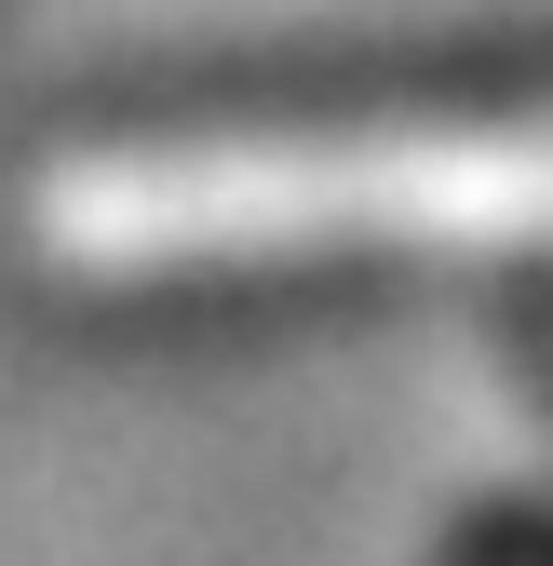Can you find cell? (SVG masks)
Instances as JSON below:
<instances>
[{
	"label": "cell",
	"instance_id": "cell-1",
	"mask_svg": "<svg viewBox=\"0 0 553 566\" xmlns=\"http://www.w3.org/2000/svg\"><path fill=\"white\" fill-rule=\"evenodd\" d=\"M14 243L67 297L553 270V67H392L95 122L28 163Z\"/></svg>",
	"mask_w": 553,
	"mask_h": 566
},
{
	"label": "cell",
	"instance_id": "cell-2",
	"mask_svg": "<svg viewBox=\"0 0 553 566\" xmlns=\"http://www.w3.org/2000/svg\"><path fill=\"white\" fill-rule=\"evenodd\" d=\"M432 566H553V513H487V526H459Z\"/></svg>",
	"mask_w": 553,
	"mask_h": 566
}]
</instances>
